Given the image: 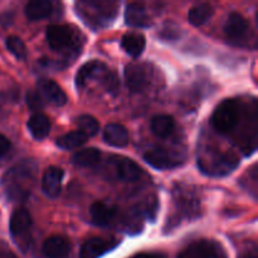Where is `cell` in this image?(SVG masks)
<instances>
[{
  "label": "cell",
  "instance_id": "44dd1931",
  "mask_svg": "<svg viewBox=\"0 0 258 258\" xmlns=\"http://www.w3.org/2000/svg\"><path fill=\"white\" fill-rule=\"evenodd\" d=\"M175 123L171 116L169 115H158L154 116L150 122V128L155 136L160 139H166L173 134Z\"/></svg>",
  "mask_w": 258,
  "mask_h": 258
},
{
  "label": "cell",
  "instance_id": "83f0119b",
  "mask_svg": "<svg viewBox=\"0 0 258 258\" xmlns=\"http://www.w3.org/2000/svg\"><path fill=\"white\" fill-rule=\"evenodd\" d=\"M10 148H12L10 141L4 135L0 134V156H4L10 150Z\"/></svg>",
  "mask_w": 258,
  "mask_h": 258
},
{
  "label": "cell",
  "instance_id": "4fadbf2b",
  "mask_svg": "<svg viewBox=\"0 0 258 258\" xmlns=\"http://www.w3.org/2000/svg\"><path fill=\"white\" fill-rule=\"evenodd\" d=\"M63 170L58 166H49L43 174L42 189L43 193L49 198L55 199L60 194L63 180Z\"/></svg>",
  "mask_w": 258,
  "mask_h": 258
},
{
  "label": "cell",
  "instance_id": "5bb4252c",
  "mask_svg": "<svg viewBox=\"0 0 258 258\" xmlns=\"http://www.w3.org/2000/svg\"><path fill=\"white\" fill-rule=\"evenodd\" d=\"M42 249L47 258H67L71 252V243L64 237L52 236L45 239Z\"/></svg>",
  "mask_w": 258,
  "mask_h": 258
},
{
  "label": "cell",
  "instance_id": "30bf717a",
  "mask_svg": "<svg viewBox=\"0 0 258 258\" xmlns=\"http://www.w3.org/2000/svg\"><path fill=\"white\" fill-rule=\"evenodd\" d=\"M118 242L112 238H103V237H93L87 239L81 247L80 258H100L107 252L112 251Z\"/></svg>",
  "mask_w": 258,
  "mask_h": 258
},
{
  "label": "cell",
  "instance_id": "7a4b0ae2",
  "mask_svg": "<svg viewBox=\"0 0 258 258\" xmlns=\"http://www.w3.org/2000/svg\"><path fill=\"white\" fill-rule=\"evenodd\" d=\"M90 80L100 81L105 90L112 95H116L118 91V78L100 60H91L78 70L76 75V86L82 88Z\"/></svg>",
  "mask_w": 258,
  "mask_h": 258
},
{
  "label": "cell",
  "instance_id": "484cf974",
  "mask_svg": "<svg viewBox=\"0 0 258 258\" xmlns=\"http://www.w3.org/2000/svg\"><path fill=\"white\" fill-rule=\"evenodd\" d=\"M5 45H7L8 50L14 55L18 59L23 60L27 58V48H25L24 43L20 38L14 37V35H10L5 40Z\"/></svg>",
  "mask_w": 258,
  "mask_h": 258
},
{
  "label": "cell",
  "instance_id": "52a82bcc",
  "mask_svg": "<svg viewBox=\"0 0 258 258\" xmlns=\"http://www.w3.org/2000/svg\"><path fill=\"white\" fill-rule=\"evenodd\" d=\"M150 66L145 63H130L125 67V82L134 93L144 92L151 81Z\"/></svg>",
  "mask_w": 258,
  "mask_h": 258
},
{
  "label": "cell",
  "instance_id": "603a6c76",
  "mask_svg": "<svg viewBox=\"0 0 258 258\" xmlns=\"http://www.w3.org/2000/svg\"><path fill=\"white\" fill-rule=\"evenodd\" d=\"M87 136L81 133V131H71V133L59 136L55 140V145L58 148L63 149V150H72V149L85 145L87 143Z\"/></svg>",
  "mask_w": 258,
  "mask_h": 258
},
{
  "label": "cell",
  "instance_id": "ac0fdd59",
  "mask_svg": "<svg viewBox=\"0 0 258 258\" xmlns=\"http://www.w3.org/2000/svg\"><path fill=\"white\" fill-rule=\"evenodd\" d=\"M28 130L33 139L37 141H42L49 135L50 131V121L43 113H35L28 120Z\"/></svg>",
  "mask_w": 258,
  "mask_h": 258
},
{
  "label": "cell",
  "instance_id": "4316f807",
  "mask_svg": "<svg viewBox=\"0 0 258 258\" xmlns=\"http://www.w3.org/2000/svg\"><path fill=\"white\" fill-rule=\"evenodd\" d=\"M25 101H27V105L30 108H33V110H39V108H43V106H44V101L40 97L39 93L37 92V90L29 91L27 96H25Z\"/></svg>",
  "mask_w": 258,
  "mask_h": 258
},
{
  "label": "cell",
  "instance_id": "9a60e30c",
  "mask_svg": "<svg viewBox=\"0 0 258 258\" xmlns=\"http://www.w3.org/2000/svg\"><path fill=\"white\" fill-rule=\"evenodd\" d=\"M125 23L133 28H148L151 25V20L144 5L131 3L125 9Z\"/></svg>",
  "mask_w": 258,
  "mask_h": 258
},
{
  "label": "cell",
  "instance_id": "9c48e42d",
  "mask_svg": "<svg viewBox=\"0 0 258 258\" xmlns=\"http://www.w3.org/2000/svg\"><path fill=\"white\" fill-rule=\"evenodd\" d=\"M110 164L112 165L116 178L127 183L138 181L143 175V170L131 159L123 156H111Z\"/></svg>",
  "mask_w": 258,
  "mask_h": 258
},
{
  "label": "cell",
  "instance_id": "277c9868",
  "mask_svg": "<svg viewBox=\"0 0 258 258\" xmlns=\"http://www.w3.org/2000/svg\"><path fill=\"white\" fill-rule=\"evenodd\" d=\"M78 32L71 25H49L45 30V38L53 50L57 52H70L77 49L80 43Z\"/></svg>",
  "mask_w": 258,
  "mask_h": 258
},
{
  "label": "cell",
  "instance_id": "7402d4cb",
  "mask_svg": "<svg viewBox=\"0 0 258 258\" xmlns=\"http://www.w3.org/2000/svg\"><path fill=\"white\" fill-rule=\"evenodd\" d=\"M52 12V3L48 0H32L25 5V17L29 20H40Z\"/></svg>",
  "mask_w": 258,
  "mask_h": 258
},
{
  "label": "cell",
  "instance_id": "e0dca14e",
  "mask_svg": "<svg viewBox=\"0 0 258 258\" xmlns=\"http://www.w3.org/2000/svg\"><path fill=\"white\" fill-rule=\"evenodd\" d=\"M116 212H117V209L115 207L108 206L102 202H95L90 208V214L93 223L102 227L111 223V221L115 218Z\"/></svg>",
  "mask_w": 258,
  "mask_h": 258
},
{
  "label": "cell",
  "instance_id": "8fae6325",
  "mask_svg": "<svg viewBox=\"0 0 258 258\" xmlns=\"http://www.w3.org/2000/svg\"><path fill=\"white\" fill-rule=\"evenodd\" d=\"M144 159L149 165L158 170H169L183 164L181 159L165 149H155V150L148 151L144 155Z\"/></svg>",
  "mask_w": 258,
  "mask_h": 258
},
{
  "label": "cell",
  "instance_id": "d6986e66",
  "mask_svg": "<svg viewBox=\"0 0 258 258\" xmlns=\"http://www.w3.org/2000/svg\"><path fill=\"white\" fill-rule=\"evenodd\" d=\"M121 47L130 57L138 58L146 47V39L140 33H127L121 39Z\"/></svg>",
  "mask_w": 258,
  "mask_h": 258
},
{
  "label": "cell",
  "instance_id": "ba28073f",
  "mask_svg": "<svg viewBox=\"0 0 258 258\" xmlns=\"http://www.w3.org/2000/svg\"><path fill=\"white\" fill-rule=\"evenodd\" d=\"M223 30L229 42L234 44H241L242 40L246 39L249 33V23L243 15L233 12L227 18Z\"/></svg>",
  "mask_w": 258,
  "mask_h": 258
},
{
  "label": "cell",
  "instance_id": "ffe728a7",
  "mask_svg": "<svg viewBox=\"0 0 258 258\" xmlns=\"http://www.w3.org/2000/svg\"><path fill=\"white\" fill-rule=\"evenodd\" d=\"M101 161V151L95 148L83 149L73 154L72 163L82 168H95Z\"/></svg>",
  "mask_w": 258,
  "mask_h": 258
},
{
  "label": "cell",
  "instance_id": "2e32d148",
  "mask_svg": "<svg viewBox=\"0 0 258 258\" xmlns=\"http://www.w3.org/2000/svg\"><path fill=\"white\" fill-rule=\"evenodd\" d=\"M103 140L113 148H125L128 144V131L120 123H108L103 128Z\"/></svg>",
  "mask_w": 258,
  "mask_h": 258
},
{
  "label": "cell",
  "instance_id": "d4e9b609",
  "mask_svg": "<svg viewBox=\"0 0 258 258\" xmlns=\"http://www.w3.org/2000/svg\"><path fill=\"white\" fill-rule=\"evenodd\" d=\"M77 126L78 131L85 134L87 138H92V136L97 135L100 131V123L96 120L93 116L90 115H82L77 118Z\"/></svg>",
  "mask_w": 258,
  "mask_h": 258
},
{
  "label": "cell",
  "instance_id": "8992f818",
  "mask_svg": "<svg viewBox=\"0 0 258 258\" xmlns=\"http://www.w3.org/2000/svg\"><path fill=\"white\" fill-rule=\"evenodd\" d=\"M32 224V216L24 208L15 209L10 217V234H12L15 243L19 244L23 251H27L28 247H29V243L27 242V236H29Z\"/></svg>",
  "mask_w": 258,
  "mask_h": 258
},
{
  "label": "cell",
  "instance_id": "f1b7e54d",
  "mask_svg": "<svg viewBox=\"0 0 258 258\" xmlns=\"http://www.w3.org/2000/svg\"><path fill=\"white\" fill-rule=\"evenodd\" d=\"M239 258H257L256 253H246V254H242Z\"/></svg>",
  "mask_w": 258,
  "mask_h": 258
},
{
  "label": "cell",
  "instance_id": "6da1fadb",
  "mask_svg": "<svg viewBox=\"0 0 258 258\" xmlns=\"http://www.w3.org/2000/svg\"><path fill=\"white\" fill-rule=\"evenodd\" d=\"M34 160H22L10 168L2 178L5 196L12 202H25L30 196V189L37 175Z\"/></svg>",
  "mask_w": 258,
  "mask_h": 258
},
{
  "label": "cell",
  "instance_id": "7c38bea8",
  "mask_svg": "<svg viewBox=\"0 0 258 258\" xmlns=\"http://www.w3.org/2000/svg\"><path fill=\"white\" fill-rule=\"evenodd\" d=\"M37 92L43 101L54 106H64L67 103V96L60 86L52 80H39L37 82Z\"/></svg>",
  "mask_w": 258,
  "mask_h": 258
},
{
  "label": "cell",
  "instance_id": "5b68a950",
  "mask_svg": "<svg viewBox=\"0 0 258 258\" xmlns=\"http://www.w3.org/2000/svg\"><path fill=\"white\" fill-rule=\"evenodd\" d=\"M239 108L234 100H224L219 103L212 116V125L219 134H228L238 123Z\"/></svg>",
  "mask_w": 258,
  "mask_h": 258
},
{
  "label": "cell",
  "instance_id": "cb8c5ba5",
  "mask_svg": "<svg viewBox=\"0 0 258 258\" xmlns=\"http://www.w3.org/2000/svg\"><path fill=\"white\" fill-rule=\"evenodd\" d=\"M213 8L209 4H199L191 8L189 10L188 20L191 25L194 27H201V25L206 24L212 17H213Z\"/></svg>",
  "mask_w": 258,
  "mask_h": 258
},
{
  "label": "cell",
  "instance_id": "3957f363",
  "mask_svg": "<svg viewBox=\"0 0 258 258\" xmlns=\"http://www.w3.org/2000/svg\"><path fill=\"white\" fill-rule=\"evenodd\" d=\"M239 165V159L232 153L209 151L198 159V166L209 176H224L231 174Z\"/></svg>",
  "mask_w": 258,
  "mask_h": 258
}]
</instances>
